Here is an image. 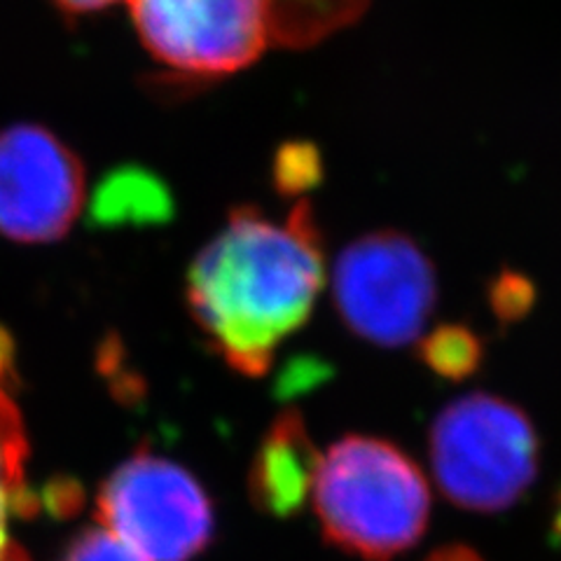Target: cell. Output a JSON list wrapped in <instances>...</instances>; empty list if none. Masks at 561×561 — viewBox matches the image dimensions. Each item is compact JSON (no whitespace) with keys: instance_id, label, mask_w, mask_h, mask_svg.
I'll use <instances>...</instances> for the list:
<instances>
[{"instance_id":"obj_1","label":"cell","mask_w":561,"mask_h":561,"mask_svg":"<svg viewBox=\"0 0 561 561\" xmlns=\"http://www.w3.org/2000/svg\"><path fill=\"white\" fill-rule=\"evenodd\" d=\"M325 276L307 202L286 222L239 206L187 272V307L208 346L245 377H262L280 342L311 316Z\"/></svg>"},{"instance_id":"obj_2","label":"cell","mask_w":561,"mask_h":561,"mask_svg":"<svg viewBox=\"0 0 561 561\" xmlns=\"http://www.w3.org/2000/svg\"><path fill=\"white\" fill-rule=\"evenodd\" d=\"M311 505L330 546L363 561H391L426 534L431 491L393 443L346 435L321 459Z\"/></svg>"},{"instance_id":"obj_3","label":"cell","mask_w":561,"mask_h":561,"mask_svg":"<svg viewBox=\"0 0 561 561\" xmlns=\"http://www.w3.org/2000/svg\"><path fill=\"white\" fill-rule=\"evenodd\" d=\"M431 463L447 501L472 513H499L536 482L540 440L511 400L472 393L433 421Z\"/></svg>"},{"instance_id":"obj_4","label":"cell","mask_w":561,"mask_h":561,"mask_svg":"<svg viewBox=\"0 0 561 561\" xmlns=\"http://www.w3.org/2000/svg\"><path fill=\"white\" fill-rule=\"evenodd\" d=\"M96 519L148 561H192L214 540V503L199 480L138 449L96 494Z\"/></svg>"},{"instance_id":"obj_5","label":"cell","mask_w":561,"mask_h":561,"mask_svg":"<svg viewBox=\"0 0 561 561\" xmlns=\"http://www.w3.org/2000/svg\"><path fill=\"white\" fill-rule=\"evenodd\" d=\"M332 290L344 325L356 337L389 348L414 342L437 305L433 262L393 230L348 243L335 262Z\"/></svg>"},{"instance_id":"obj_6","label":"cell","mask_w":561,"mask_h":561,"mask_svg":"<svg viewBox=\"0 0 561 561\" xmlns=\"http://www.w3.org/2000/svg\"><path fill=\"white\" fill-rule=\"evenodd\" d=\"M148 55L175 76L225 78L274 45L270 0H127Z\"/></svg>"},{"instance_id":"obj_7","label":"cell","mask_w":561,"mask_h":561,"mask_svg":"<svg viewBox=\"0 0 561 561\" xmlns=\"http://www.w3.org/2000/svg\"><path fill=\"white\" fill-rule=\"evenodd\" d=\"M82 204V162L59 136L38 125L0 131V234L20 243L57 241Z\"/></svg>"},{"instance_id":"obj_8","label":"cell","mask_w":561,"mask_h":561,"mask_svg":"<svg viewBox=\"0 0 561 561\" xmlns=\"http://www.w3.org/2000/svg\"><path fill=\"white\" fill-rule=\"evenodd\" d=\"M323 456L313 445L300 412H280L255 451L249 470V494L262 513L290 517L313 491Z\"/></svg>"},{"instance_id":"obj_9","label":"cell","mask_w":561,"mask_h":561,"mask_svg":"<svg viewBox=\"0 0 561 561\" xmlns=\"http://www.w3.org/2000/svg\"><path fill=\"white\" fill-rule=\"evenodd\" d=\"M28 443L20 408L0 383V561H28L10 538V519L31 515L38 501L26 484Z\"/></svg>"},{"instance_id":"obj_10","label":"cell","mask_w":561,"mask_h":561,"mask_svg":"<svg viewBox=\"0 0 561 561\" xmlns=\"http://www.w3.org/2000/svg\"><path fill=\"white\" fill-rule=\"evenodd\" d=\"M274 45L307 49L365 14L370 0H270Z\"/></svg>"},{"instance_id":"obj_11","label":"cell","mask_w":561,"mask_h":561,"mask_svg":"<svg viewBox=\"0 0 561 561\" xmlns=\"http://www.w3.org/2000/svg\"><path fill=\"white\" fill-rule=\"evenodd\" d=\"M94 214L103 222L122 220H167L169 195L162 185H154L148 173L111 175L99 190Z\"/></svg>"},{"instance_id":"obj_12","label":"cell","mask_w":561,"mask_h":561,"mask_svg":"<svg viewBox=\"0 0 561 561\" xmlns=\"http://www.w3.org/2000/svg\"><path fill=\"white\" fill-rule=\"evenodd\" d=\"M419 358L426 363L433 375L449 381H463L480 370L484 344L466 325H440L419 344Z\"/></svg>"},{"instance_id":"obj_13","label":"cell","mask_w":561,"mask_h":561,"mask_svg":"<svg viewBox=\"0 0 561 561\" xmlns=\"http://www.w3.org/2000/svg\"><path fill=\"white\" fill-rule=\"evenodd\" d=\"M489 305L501 325H513L529 316L536 305V286L519 272L503 270L489 286Z\"/></svg>"},{"instance_id":"obj_14","label":"cell","mask_w":561,"mask_h":561,"mask_svg":"<svg viewBox=\"0 0 561 561\" xmlns=\"http://www.w3.org/2000/svg\"><path fill=\"white\" fill-rule=\"evenodd\" d=\"M59 561H148L129 542L115 536L105 526H94L78 534L64 550Z\"/></svg>"},{"instance_id":"obj_15","label":"cell","mask_w":561,"mask_h":561,"mask_svg":"<svg viewBox=\"0 0 561 561\" xmlns=\"http://www.w3.org/2000/svg\"><path fill=\"white\" fill-rule=\"evenodd\" d=\"M319 173H321V164H319V154H316L313 148L293 146V148H284L276 157L274 181L284 195H297V192L313 187L319 183Z\"/></svg>"},{"instance_id":"obj_16","label":"cell","mask_w":561,"mask_h":561,"mask_svg":"<svg viewBox=\"0 0 561 561\" xmlns=\"http://www.w3.org/2000/svg\"><path fill=\"white\" fill-rule=\"evenodd\" d=\"M424 561H484V559L472 548L461 546V542H454V546L437 548Z\"/></svg>"},{"instance_id":"obj_17","label":"cell","mask_w":561,"mask_h":561,"mask_svg":"<svg viewBox=\"0 0 561 561\" xmlns=\"http://www.w3.org/2000/svg\"><path fill=\"white\" fill-rule=\"evenodd\" d=\"M55 3L61 12L80 16V14H90V12L111 8V5L119 3V0H55Z\"/></svg>"},{"instance_id":"obj_18","label":"cell","mask_w":561,"mask_h":561,"mask_svg":"<svg viewBox=\"0 0 561 561\" xmlns=\"http://www.w3.org/2000/svg\"><path fill=\"white\" fill-rule=\"evenodd\" d=\"M12 377V344L0 330V383Z\"/></svg>"},{"instance_id":"obj_19","label":"cell","mask_w":561,"mask_h":561,"mask_svg":"<svg viewBox=\"0 0 561 561\" xmlns=\"http://www.w3.org/2000/svg\"><path fill=\"white\" fill-rule=\"evenodd\" d=\"M552 529H554V536H557V540H561V489H559V499H557V513H554Z\"/></svg>"}]
</instances>
